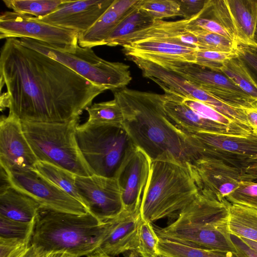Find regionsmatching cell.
Returning a JSON list of instances; mask_svg holds the SVG:
<instances>
[{
    "label": "cell",
    "mask_w": 257,
    "mask_h": 257,
    "mask_svg": "<svg viewBox=\"0 0 257 257\" xmlns=\"http://www.w3.org/2000/svg\"><path fill=\"white\" fill-rule=\"evenodd\" d=\"M1 110L21 121L61 123L80 117L107 88L96 85L61 63L6 39L0 56Z\"/></svg>",
    "instance_id": "6da1fadb"
},
{
    "label": "cell",
    "mask_w": 257,
    "mask_h": 257,
    "mask_svg": "<svg viewBox=\"0 0 257 257\" xmlns=\"http://www.w3.org/2000/svg\"><path fill=\"white\" fill-rule=\"evenodd\" d=\"M112 92L123 113V127L152 162L170 161L187 166L195 160L185 134L165 111L164 94L127 88Z\"/></svg>",
    "instance_id": "7a4b0ae2"
},
{
    "label": "cell",
    "mask_w": 257,
    "mask_h": 257,
    "mask_svg": "<svg viewBox=\"0 0 257 257\" xmlns=\"http://www.w3.org/2000/svg\"><path fill=\"white\" fill-rule=\"evenodd\" d=\"M230 204L225 198L200 192L171 223L163 227L153 226L160 239L236 253L228 226Z\"/></svg>",
    "instance_id": "3957f363"
},
{
    "label": "cell",
    "mask_w": 257,
    "mask_h": 257,
    "mask_svg": "<svg viewBox=\"0 0 257 257\" xmlns=\"http://www.w3.org/2000/svg\"><path fill=\"white\" fill-rule=\"evenodd\" d=\"M107 227L89 212L79 215L41 209L36 217L31 245L37 257L57 251L88 256L101 244Z\"/></svg>",
    "instance_id": "277c9868"
},
{
    "label": "cell",
    "mask_w": 257,
    "mask_h": 257,
    "mask_svg": "<svg viewBox=\"0 0 257 257\" xmlns=\"http://www.w3.org/2000/svg\"><path fill=\"white\" fill-rule=\"evenodd\" d=\"M199 194L186 166L170 161H153L143 194L141 217L152 223L176 217Z\"/></svg>",
    "instance_id": "5b68a950"
},
{
    "label": "cell",
    "mask_w": 257,
    "mask_h": 257,
    "mask_svg": "<svg viewBox=\"0 0 257 257\" xmlns=\"http://www.w3.org/2000/svg\"><path fill=\"white\" fill-rule=\"evenodd\" d=\"M79 119L61 123L21 121L24 134L38 161L53 164L77 176L92 175L76 139Z\"/></svg>",
    "instance_id": "8992f818"
},
{
    "label": "cell",
    "mask_w": 257,
    "mask_h": 257,
    "mask_svg": "<svg viewBox=\"0 0 257 257\" xmlns=\"http://www.w3.org/2000/svg\"><path fill=\"white\" fill-rule=\"evenodd\" d=\"M78 148L93 175L115 178L130 150L135 146L123 125L78 124Z\"/></svg>",
    "instance_id": "52a82bcc"
},
{
    "label": "cell",
    "mask_w": 257,
    "mask_h": 257,
    "mask_svg": "<svg viewBox=\"0 0 257 257\" xmlns=\"http://www.w3.org/2000/svg\"><path fill=\"white\" fill-rule=\"evenodd\" d=\"M19 39L23 45L46 55L92 83L112 91L125 88L132 79L128 65L105 60L91 48L78 45L74 52H67L42 41L27 38Z\"/></svg>",
    "instance_id": "ba28073f"
},
{
    "label": "cell",
    "mask_w": 257,
    "mask_h": 257,
    "mask_svg": "<svg viewBox=\"0 0 257 257\" xmlns=\"http://www.w3.org/2000/svg\"><path fill=\"white\" fill-rule=\"evenodd\" d=\"M182 132L196 159L205 157L220 160L243 171L252 180L257 179V132L238 135Z\"/></svg>",
    "instance_id": "9c48e42d"
},
{
    "label": "cell",
    "mask_w": 257,
    "mask_h": 257,
    "mask_svg": "<svg viewBox=\"0 0 257 257\" xmlns=\"http://www.w3.org/2000/svg\"><path fill=\"white\" fill-rule=\"evenodd\" d=\"M154 64L192 82L230 106L243 109H257V101L221 72L195 63L169 61Z\"/></svg>",
    "instance_id": "30bf717a"
},
{
    "label": "cell",
    "mask_w": 257,
    "mask_h": 257,
    "mask_svg": "<svg viewBox=\"0 0 257 257\" xmlns=\"http://www.w3.org/2000/svg\"><path fill=\"white\" fill-rule=\"evenodd\" d=\"M77 32L38 21L32 16L6 11L0 16V39L27 38L67 52L78 45Z\"/></svg>",
    "instance_id": "8fae6325"
},
{
    "label": "cell",
    "mask_w": 257,
    "mask_h": 257,
    "mask_svg": "<svg viewBox=\"0 0 257 257\" xmlns=\"http://www.w3.org/2000/svg\"><path fill=\"white\" fill-rule=\"evenodd\" d=\"M6 171L11 186L34 199L41 209L79 215L88 212L81 202L34 170Z\"/></svg>",
    "instance_id": "7c38bea8"
},
{
    "label": "cell",
    "mask_w": 257,
    "mask_h": 257,
    "mask_svg": "<svg viewBox=\"0 0 257 257\" xmlns=\"http://www.w3.org/2000/svg\"><path fill=\"white\" fill-rule=\"evenodd\" d=\"M75 184L82 204L101 222L116 217L123 211L120 191L115 178L76 175Z\"/></svg>",
    "instance_id": "4fadbf2b"
},
{
    "label": "cell",
    "mask_w": 257,
    "mask_h": 257,
    "mask_svg": "<svg viewBox=\"0 0 257 257\" xmlns=\"http://www.w3.org/2000/svg\"><path fill=\"white\" fill-rule=\"evenodd\" d=\"M187 167L199 191L217 197L226 198L242 181H252L243 171L214 158L199 157Z\"/></svg>",
    "instance_id": "5bb4252c"
},
{
    "label": "cell",
    "mask_w": 257,
    "mask_h": 257,
    "mask_svg": "<svg viewBox=\"0 0 257 257\" xmlns=\"http://www.w3.org/2000/svg\"><path fill=\"white\" fill-rule=\"evenodd\" d=\"M151 164L149 156L136 145L125 156L115 176L120 191L123 211L141 212L143 194Z\"/></svg>",
    "instance_id": "9a60e30c"
},
{
    "label": "cell",
    "mask_w": 257,
    "mask_h": 257,
    "mask_svg": "<svg viewBox=\"0 0 257 257\" xmlns=\"http://www.w3.org/2000/svg\"><path fill=\"white\" fill-rule=\"evenodd\" d=\"M38 160L27 140L21 120L15 115L0 119V164L9 172L34 170Z\"/></svg>",
    "instance_id": "2e32d148"
},
{
    "label": "cell",
    "mask_w": 257,
    "mask_h": 257,
    "mask_svg": "<svg viewBox=\"0 0 257 257\" xmlns=\"http://www.w3.org/2000/svg\"><path fill=\"white\" fill-rule=\"evenodd\" d=\"M114 0H65L53 13L36 20L74 30L79 34L89 29Z\"/></svg>",
    "instance_id": "e0dca14e"
},
{
    "label": "cell",
    "mask_w": 257,
    "mask_h": 257,
    "mask_svg": "<svg viewBox=\"0 0 257 257\" xmlns=\"http://www.w3.org/2000/svg\"><path fill=\"white\" fill-rule=\"evenodd\" d=\"M141 212L131 213L122 211L116 217L107 220L104 237L93 253L111 256L136 249Z\"/></svg>",
    "instance_id": "ac0fdd59"
},
{
    "label": "cell",
    "mask_w": 257,
    "mask_h": 257,
    "mask_svg": "<svg viewBox=\"0 0 257 257\" xmlns=\"http://www.w3.org/2000/svg\"><path fill=\"white\" fill-rule=\"evenodd\" d=\"M164 95L165 111L171 121L182 131L189 133L248 134L202 116L183 103L175 93L166 92Z\"/></svg>",
    "instance_id": "d6986e66"
},
{
    "label": "cell",
    "mask_w": 257,
    "mask_h": 257,
    "mask_svg": "<svg viewBox=\"0 0 257 257\" xmlns=\"http://www.w3.org/2000/svg\"><path fill=\"white\" fill-rule=\"evenodd\" d=\"M125 56H133L153 63L176 61L195 63L197 48L160 41L141 40L123 45Z\"/></svg>",
    "instance_id": "ffe728a7"
},
{
    "label": "cell",
    "mask_w": 257,
    "mask_h": 257,
    "mask_svg": "<svg viewBox=\"0 0 257 257\" xmlns=\"http://www.w3.org/2000/svg\"><path fill=\"white\" fill-rule=\"evenodd\" d=\"M198 16L189 20L176 21L155 20L150 26L141 30L127 39L123 45L141 40L170 42L198 49L196 37L192 33L191 24Z\"/></svg>",
    "instance_id": "44dd1931"
},
{
    "label": "cell",
    "mask_w": 257,
    "mask_h": 257,
    "mask_svg": "<svg viewBox=\"0 0 257 257\" xmlns=\"http://www.w3.org/2000/svg\"><path fill=\"white\" fill-rule=\"evenodd\" d=\"M139 2V0H114L89 29L79 34L78 45L82 48H89L105 45L110 34Z\"/></svg>",
    "instance_id": "7402d4cb"
},
{
    "label": "cell",
    "mask_w": 257,
    "mask_h": 257,
    "mask_svg": "<svg viewBox=\"0 0 257 257\" xmlns=\"http://www.w3.org/2000/svg\"><path fill=\"white\" fill-rule=\"evenodd\" d=\"M41 209L32 198L10 186L0 192V215L22 222L35 220Z\"/></svg>",
    "instance_id": "603a6c76"
},
{
    "label": "cell",
    "mask_w": 257,
    "mask_h": 257,
    "mask_svg": "<svg viewBox=\"0 0 257 257\" xmlns=\"http://www.w3.org/2000/svg\"><path fill=\"white\" fill-rule=\"evenodd\" d=\"M243 41L254 43L257 20V0H226Z\"/></svg>",
    "instance_id": "cb8c5ba5"
},
{
    "label": "cell",
    "mask_w": 257,
    "mask_h": 257,
    "mask_svg": "<svg viewBox=\"0 0 257 257\" xmlns=\"http://www.w3.org/2000/svg\"><path fill=\"white\" fill-rule=\"evenodd\" d=\"M228 226L230 234L257 241V209L231 204Z\"/></svg>",
    "instance_id": "d4e9b609"
},
{
    "label": "cell",
    "mask_w": 257,
    "mask_h": 257,
    "mask_svg": "<svg viewBox=\"0 0 257 257\" xmlns=\"http://www.w3.org/2000/svg\"><path fill=\"white\" fill-rule=\"evenodd\" d=\"M154 20L141 12L137 6L126 16L107 39L105 45L122 46L135 33L151 25Z\"/></svg>",
    "instance_id": "484cf974"
},
{
    "label": "cell",
    "mask_w": 257,
    "mask_h": 257,
    "mask_svg": "<svg viewBox=\"0 0 257 257\" xmlns=\"http://www.w3.org/2000/svg\"><path fill=\"white\" fill-rule=\"evenodd\" d=\"M34 171L81 202L75 184L76 175L74 174L49 163L39 161L36 163Z\"/></svg>",
    "instance_id": "4316f807"
},
{
    "label": "cell",
    "mask_w": 257,
    "mask_h": 257,
    "mask_svg": "<svg viewBox=\"0 0 257 257\" xmlns=\"http://www.w3.org/2000/svg\"><path fill=\"white\" fill-rule=\"evenodd\" d=\"M159 239L160 253L168 257H237L232 252L194 247L170 240Z\"/></svg>",
    "instance_id": "83f0119b"
},
{
    "label": "cell",
    "mask_w": 257,
    "mask_h": 257,
    "mask_svg": "<svg viewBox=\"0 0 257 257\" xmlns=\"http://www.w3.org/2000/svg\"><path fill=\"white\" fill-rule=\"evenodd\" d=\"M88 114L86 122L94 125H123V115L117 101L94 103L85 109Z\"/></svg>",
    "instance_id": "f1b7e54d"
},
{
    "label": "cell",
    "mask_w": 257,
    "mask_h": 257,
    "mask_svg": "<svg viewBox=\"0 0 257 257\" xmlns=\"http://www.w3.org/2000/svg\"><path fill=\"white\" fill-rule=\"evenodd\" d=\"M65 0H3L8 8L21 14L41 18L56 10Z\"/></svg>",
    "instance_id": "f546056e"
},
{
    "label": "cell",
    "mask_w": 257,
    "mask_h": 257,
    "mask_svg": "<svg viewBox=\"0 0 257 257\" xmlns=\"http://www.w3.org/2000/svg\"><path fill=\"white\" fill-rule=\"evenodd\" d=\"M204 15L208 16L206 18L213 19L220 24L237 45L243 44L226 0H210V5Z\"/></svg>",
    "instance_id": "4dcf8cb0"
},
{
    "label": "cell",
    "mask_w": 257,
    "mask_h": 257,
    "mask_svg": "<svg viewBox=\"0 0 257 257\" xmlns=\"http://www.w3.org/2000/svg\"><path fill=\"white\" fill-rule=\"evenodd\" d=\"M159 240L152 223L141 217L138 228L135 250L141 257H157L160 254Z\"/></svg>",
    "instance_id": "1f68e13d"
},
{
    "label": "cell",
    "mask_w": 257,
    "mask_h": 257,
    "mask_svg": "<svg viewBox=\"0 0 257 257\" xmlns=\"http://www.w3.org/2000/svg\"><path fill=\"white\" fill-rule=\"evenodd\" d=\"M137 7L154 21L181 17L178 0H139Z\"/></svg>",
    "instance_id": "d6a6232c"
},
{
    "label": "cell",
    "mask_w": 257,
    "mask_h": 257,
    "mask_svg": "<svg viewBox=\"0 0 257 257\" xmlns=\"http://www.w3.org/2000/svg\"><path fill=\"white\" fill-rule=\"evenodd\" d=\"M220 72L257 101V87L243 68L237 56L226 62L222 67Z\"/></svg>",
    "instance_id": "836d02e7"
},
{
    "label": "cell",
    "mask_w": 257,
    "mask_h": 257,
    "mask_svg": "<svg viewBox=\"0 0 257 257\" xmlns=\"http://www.w3.org/2000/svg\"><path fill=\"white\" fill-rule=\"evenodd\" d=\"M177 95L183 103L204 117L246 134H249L253 131L251 127L233 121L213 108L199 101Z\"/></svg>",
    "instance_id": "e575fe53"
},
{
    "label": "cell",
    "mask_w": 257,
    "mask_h": 257,
    "mask_svg": "<svg viewBox=\"0 0 257 257\" xmlns=\"http://www.w3.org/2000/svg\"><path fill=\"white\" fill-rule=\"evenodd\" d=\"M191 26L192 33L198 41V49L223 52H235L238 45L230 39L196 28L192 25V22Z\"/></svg>",
    "instance_id": "d590c367"
},
{
    "label": "cell",
    "mask_w": 257,
    "mask_h": 257,
    "mask_svg": "<svg viewBox=\"0 0 257 257\" xmlns=\"http://www.w3.org/2000/svg\"><path fill=\"white\" fill-rule=\"evenodd\" d=\"M225 198L232 204L257 209V183L252 181H242Z\"/></svg>",
    "instance_id": "8d00e7d4"
},
{
    "label": "cell",
    "mask_w": 257,
    "mask_h": 257,
    "mask_svg": "<svg viewBox=\"0 0 257 257\" xmlns=\"http://www.w3.org/2000/svg\"><path fill=\"white\" fill-rule=\"evenodd\" d=\"M236 56V52H223L197 49L195 64L215 71L220 72L226 62Z\"/></svg>",
    "instance_id": "74e56055"
},
{
    "label": "cell",
    "mask_w": 257,
    "mask_h": 257,
    "mask_svg": "<svg viewBox=\"0 0 257 257\" xmlns=\"http://www.w3.org/2000/svg\"><path fill=\"white\" fill-rule=\"evenodd\" d=\"M35 221H19L0 215V237L25 238L33 233Z\"/></svg>",
    "instance_id": "f35d334b"
},
{
    "label": "cell",
    "mask_w": 257,
    "mask_h": 257,
    "mask_svg": "<svg viewBox=\"0 0 257 257\" xmlns=\"http://www.w3.org/2000/svg\"><path fill=\"white\" fill-rule=\"evenodd\" d=\"M235 52L243 68L257 87V44H239Z\"/></svg>",
    "instance_id": "ab89813d"
},
{
    "label": "cell",
    "mask_w": 257,
    "mask_h": 257,
    "mask_svg": "<svg viewBox=\"0 0 257 257\" xmlns=\"http://www.w3.org/2000/svg\"><path fill=\"white\" fill-rule=\"evenodd\" d=\"M32 235L25 238L0 237V257H21L31 246Z\"/></svg>",
    "instance_id": "60d3db41"
},
{
    "label": "cell",
    "mask_w": 257,
    "mask_h": 257,
    "mask_svg": "<svg viewBox=\"0 0 257 257\" xmlns=\"http://www.w3.org/2000/svg\"><path fill=\"white\" fill-rule=\"evenodd\" d=\"M181 17L189 20L198 16L204 15L209 7L210 0L178 1Z\"/></svg>",
    "instance_id": "b9f144b4"
},
{
    "label": "cell",
    "mask_w": 257,
    "mask_h": 257,
    "mask_svg": "<svg viewBox=\"0 0 257 257\" xmlns=\"http://www.w3.org/2000/svg\"><path fill=\"white\" fill-rule=\"evenodd\" d=\"M192 25L206 31L224 36L233 42L229 34L220 24L213 19L202 17L197 18L193 21Z\"/></svg>",
    "instance_id": "7bdbcfd3"
},
{
    "label": "cell",
    "mask_w": 257,
    "mask_h": 257,
    "mask_svg": "<svg viewBox=\"0 0 257 257\" xmlns=\"http://www.w3.org/2000/svg\"><path fill=\"white\" fill-rule=\"evenodd\" d=\"M230 238L234 244L238 257H257V252L248 246L240 237L230 234Z\"/></svg>",
    "instance_id": "ee69618b"
},
{
    "label": "cell",
    "mask_w": 257,
    "mask_h": 257,
    "mask_svg": "<svg viewBox=\"0 0 257 257\" xmlns=\"http://www.w3.org/2000/svg\"><path fill=\"white\" fill-rule=\"evenodd\" d=\"M248 124L253 131L257 132V109H244Z\"/></svg>",
    "instance_id": "f6af8a7d"
},
{
    "label": "cell",
    "mask_w": 257,
    "mask_h": 257,
    "mask_svg": "<svg viewBox=\"0 0 257 257\" xmlns=\"http://www.w3.org/2000/svg\"><path fill=\"white\" fill-rule=\"evenodd\" d=\"M240 238L248 246L257 252V241L249 240L244 238Z\"/></svg>",
    "instance_id": "bcb514c9"
},
{
    "label": "cell",
    "mask_w": 257,
    "mask_h": 257,
    "mask_svg": "<svg viewBox=\"0 0 257 257\" xmlns=\"http://www.w3.org/2000/svg\"><path fill=\"white\" fill-rule=\"evenodd\" d=\"M21 257H37V255L34 247L31 245L27 251Z\"/></svg>",
    "instance_id": "7dc6e473"
},
{
    "label": "cell",
    "mask_w": 257,
    "mask_h": 257,
    "mask_svg": "<svg viewBox=\"0 0 257 257\" xmlns=\"http://www.w3.org/2000/svg\"><path fill=\"white\" fill-rule=\"evenodd\" d=\"M87 257H113L106 254H100V253H92Z\"/></svg>",
    "instance_id": "c3c4849f"
},
{
    "label": "cell",
    "mask_w": 257,
    "mask_h": 257,
    "mask_svg": "<svg viewBox=\"0 0 257 257\" xmlns=\"http://www.w3.org/2000/svg\"><path fill=\"white\" fill-rule=\"evenodd\" d=\"M253 41H254V43H255V44H257V20H256V23Z\"/></svg>",
    "instance_id": "681fc988"
},
{
    "label": "cell",
    "mask_w": 257,
    "mask_h": 257,
    "mask_svg": "<svg viewBox=\"0 0 257 257\" xmlns=\"http://www.w3.org/2000/svg\"><path fill=\"white\" fill-rule=\"evenodd\" d=\"M157 257H168L167 256H165L164 255L161 254L160 253V254Z\"/></svg>",
    "instance_id": "f907efd6"
},
{
    "label": "cell",
    "mask_w": 257,
    "mask_h": 257,
    "mask_svg": "<svg viewBox=\"0 0 257 257\" xmlns=\"http://www.w3.org/2000/svg\"><path fill=\"white\" fill-rule=\"evenodd\" d=\"M71 257H76V256H71Z\"/></svg>",
    "instance_id": "816d5d0a"
},
{
    "label": "cell",
    "mask_w": 257,
    "mask_h": 257,
    "mask_svg": "<svg viewBox=\"0 0 257 257\" xmlns=\"http://www.w3.org/2000/svg\"><path fill=\"white\" fill-rule=\"evenodd\" d=\"M256 106H257V102H256Z\"/></svg>",
    "instance_id": "f5cc1de1"
},
{
    "label": "cell",
    "mask_w": 257,
    "mask_h": 257,
    "mask_svg": "<svg viewBox=\"0 0 257 257\" xmlns=\"http://www.w3.org/2000/svg\"><path fill=\"white\" fill-rule=\"evenodd\" d=\"M237 257H238V256H237Z\"/></svg>",
    "instance_id": "db71d44e"
}]
</instances>
